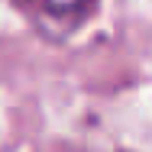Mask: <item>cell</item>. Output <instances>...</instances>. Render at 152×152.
Listing matches in <instances>:
<instances>
[{
	"instance_id": "1",
	"label": "cell",
	"mask_w": 152,
	"mask_h": 152,
	"mask_svg": "<svg viewBox=\"0 0 152 152\" xmlns=\"http://www.w3.org/2000/svg\"><path fill=\"white\" fill-rule=\"evenodd\" d=\"M97 0H36V13L49 23V26H65L71 29L75 23H81L94 10Z\"/></svg>"
}]
</instances>
